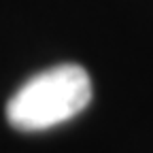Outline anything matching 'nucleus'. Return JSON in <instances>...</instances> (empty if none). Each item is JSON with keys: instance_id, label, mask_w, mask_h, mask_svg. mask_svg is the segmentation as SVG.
I'll return each mask as SVG.
<instances>
[{"instance_id": "nucleus-1", "label": "nucleus", "mask_w": 153, "mask_h": 153, "mask_svg": "<svg viewBox=\"0 0 153 153\" xmlns=\"http://www.w3.org/2000/svg\"><path fill=\"white\" fill-rule=\"evenodd\" d=\"M91 100L89 74L79 64H57L36 72L7 102L15 130L41 132L79 115Z\"/></svg>"}]
</instances>
